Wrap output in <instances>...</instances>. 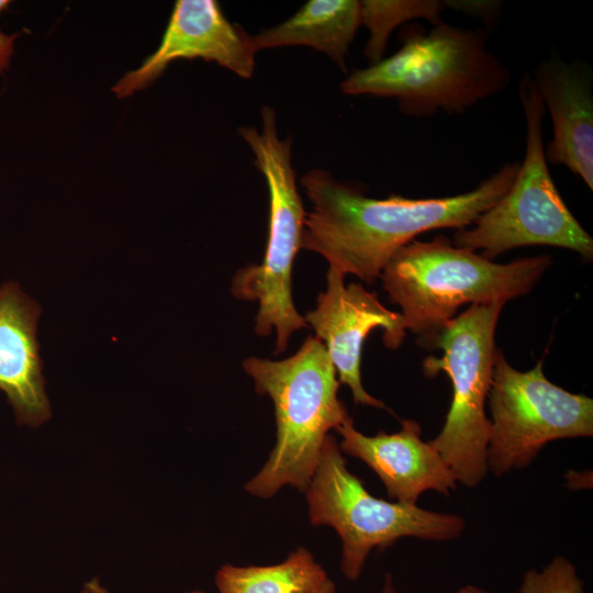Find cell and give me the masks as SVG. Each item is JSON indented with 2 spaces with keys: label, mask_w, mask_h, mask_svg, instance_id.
Returning a JSON list of instances; mask_svg holds the SVG:
<instances>
[{
  "label": "cell",
  "mask_w": 593,
  "mask_h": 593,
  "mask_svg": "<svg viewBox=\"0 0 593 593\" xmlns=\"http://www.w3.org/2000/svg\"><path fill=\"white\" fill-rule=\"evenodd\" d=\"M551 264L549 255L496 264L437 235L400 248L380 279L390 301L401 307L406 329L421 347L434 349L461 305L505 304L528 293Z\"/></svg>",
  "instance_id": "3957f363"
},
{
  "label": "cell",
  "mask_w": 593,
  "mask_h": 593,
  "mask_svg": "<svg viewBox=\"0 0 593 593\" xmlns=\"http://www.w3.org/2000/svg\"><path fill=\"white\" fill-rule=\"evenodd\" d=\"M504 304H472L450 320L435 342L441 358L430 356L423 371L450 379L452 399L439 434L428 440L452 470L458 483L474 488L486 477L490 419L485 403L494 369V334Z\"/></svg>",
  "instance_id": "ba28073f"
},
{
  "label": "cell",
  "mask_w": 593,
  "mask_h": 593,
  "mask_svg": "<svg viewBox=\"0 0 593 593\" xmlns=\"http://www.w3.org/2000/svg\"><path fill=\"white\" fill-rule=\"evenodd\" d=\"M81 593H110L98 579H92L86 582L82 586Z\"/></svg>",
  "instance_id": "44dd1931"
},
{
  "label": "cell",
  "mask_w": 593,
  "mask_h": 593,
  "mask_svg": "<svg viewBox=\"0 0 593 593\" xmlns=\"http://www.w3.org/2000/svg\"><path fill=\"white\" fill-rule=\"evenodd\" d=\"M488 404V469L495 477L528 467L550 441L593 436V400L549 381L542 360L518 371L496 349Z\"/></svg>",
  "instance_id": "9c48e42d"
},
{
  "label": "cell",
  "mask_w": 593,
  "mask_h": 593,
  "mask_svg": "<svg viewBox=\"0 0 593 593\" xmlns=\"http://www.w3.org/2000/svg\"><path fill=\"white\" fill-rule=\"evenodd\" d=\"M188 593H203L201 591H192V592H188Z\"/></svg>",
  "instance_id": "cb8c5ba5"
},
{
  "label": "cell",
  "mask_w": 593,
  "mask_h": 593,
  "mask_svg": "<svg viewBox=\"0 0 593 593\" xmlns=\"http://www.w3.org/2000/svg\"><path fill=\"white\" fill-rule=\"evenodd\" d=\"M335 430L342 437V452L372 469L392 501L416 504L427 491L449 496L457 488L452 470L430 443L422 439L416 421L402 419L399 432L368 436L348 417Z\"/></svg>",
  "instance_id": "7c38bea8"
},
{
  "label": "cell",
  "mask_w": 593,
  "mask_h": 593,
  "mask_svg": "<svg viewBox=\"0 0 593 593\" xmlns=\"http://www.w3.org/2000/svg\"><path fill=\"white\" fill-rule=\"evenodd\" d=\"M526 123L525 155L515 179L493 206L452 237L457 247L482 250L489 260L523 246H555L593 258V239L573 216L550 175L545 156L542 121L546 112L532 74L518 85Z\"/></svg>",
  "instance_id": "8992f818"
},
{
  "label": "cell",
  "mask_w": 593,
  "mask_h": 593,
  "mask_svg": "<svg viewBox=\"0 0 593 593\" xmlns=\"http://www.w3.org/2000/svg\"><path fill=\"white\" fill-rule=\"evenodd\" d=\"M260 115V131L240 126L238 134L253 152L268 187L267 246L261 264L235 273L231 290L237 299L258 302L255 332L268 336L275 331L278 355L286 350L294 332L309 327L292 299V268L302 248L306 212L296 188L291 139L279 137L273 108L264 105Z\"/></svg>",
  "instance_id": "5b68a950"
},
{
  "label": "cell",
  "mask_w": 593,
  "mask_h": 593,
  "mask_svg": "<svg viewBox=\"0 0 593 593\" xmlns=\"http://www.w3.org/2000/svg\"><path fill=\"white\" fill-rule=\"evenodd\" d=\"M360 23L356 0H310L287 21L251 35L255 49L292 45L326 54L346 71V57Z\"/></svg>",
  "instance_id": "9a60e30c"
},
{
  "label": "cell",
  "mask_w": 593,
  "mask_h": 593,
  "mask_svg": "<svg viewBox=\"0 0 593 593\" xmlns=\"http://www.w3.org/2000/svg\"><path fill=\"white\" fill-rule=\"evenodd\" d=\"M380 593H399L391 573H385Z\"/></svg>",
  "instance_id": "7402d4cb"
},
{
  "label": "cell",
  "mask_w": 593,
  "mask_h": 593,
  "mask_svg": "<svg viewBox=\"0 0 593 593\" xmlns=\"http://www.w3.org/2000/svg\"><path fill=\"white\" fill-rule=\"evenodd\" d=\"M518 592L584 593V588L574 564L567 558L557 556L541 570H527Z\"/></svg>",
  "instance_id": "ac0fdd59"
},
{
  "label": "cell",
  "mask_w": 593,
  "mask_h": 593,
  "mask_svg": "<svg viewBox=\"0 0 593 593\" xmlns=\"http://www.w3.org/2000/svg\"><path fill=\"white\" fill-rule=\"evenodd\" d=\"M243 369L256 391L272 401L277 426L273 449L245 489L261 499L284 485L304 492L329 430L350 417L337 396L340 383L327 350L316 336H309L291 357H248Z\"/></svg>",
  "instance_id": "277c9868"
},
{
  "label": "cell",
  "mask_w": 593,
  "mask_h": 593,
  "mask_svg": "<svg viewBox=\"0 0 593 593\" xmlns=\"http://www.w3.org/2000/svg\"><path fill=\"white\" fill-rule=\"evenodd\" d=\"M313 526H329L342 540L340 571L357 581L372 549H385L404 537L430 541L457 539L466 521L454 513L373 496L349 471L337 439L325 438L315 472L304 491Z\"/></svg>",
  "instance_id": "52a82bcc"
},
{
  "label": "cell",
  "mask_w": 593,
  "mask_h": 593,
  "mask_svg": "<svg viewBox=\"0 0 593 593\" xmlns=\"http://www.w3.org/2000/svg\"><path fill=\"white\" fill-rule=\"evenodd\" d=\"M219 593H335L324 568L304 547L270 566H222L215 574Z\"/></svg>",
  "instance_id": "2e32d148"
},
{
  "label": "cell",
  "mask_w": 593,
  "mask_h": 593,
  "mask_svg": "<svg viewBox=\"0 0 593 593\" xmlns=\"http://www.w3.org/2000/svg\"><path fill=\"white\" fill-rule=\"evenodd\" d=\"M448 8L480 18L485 22L493 21L500 12L499 1L448 0Z\"/></svg>",
  "instance_id": "d6986e66"
},
{
  "label": "cell",
  "mask_w": 593,
  "mask_h": 593,
  "mask_svg": "<svg viewBox=\"0 0 593 593\" xmlns=\"http://www.w3.org/2000/svg\"><path fill=\"white\" fill-rule=\"evenodd\" d=\"M454 593H490V592L479 586L468 584L455 591Z\"/></svg>",
  "instance_id": "603a6c76"
},
{
  "label": "cell",
  "mask_w": 593,
  "mask_h": 593,
  "mask_svg": "<svg viewBox=\"0 0 593 593\" xmlns=\"http://www.w3.org/2000/svg\"><path fill=\"white\" fill-rule=\"evenodd\" d=\"M251 35L230 22L214 0H178L157 49L112 88L119 98L131 96L155 81L177 59L214 61L244 79L253 77Z\"/></svg>",
  "instance_id": "8fae6325"
},
{
  "label": "cell",
  "mask_w": 593,
  "mask_h": 593,
  "mask_svg": "<svg viewBox=\"0 0 593 593\" xmlns=\"http://www.w3.org/2000/svg\"><path fill=\"white\" fill-rule=\"evenodd\" d=\"M519 163H506L474 189L444 198L374 199L359 186L312 169L301 178L311 203L302 248L323 256L343 276L373 283L391 257L427 231L463 228L502 199Z\"/></svg>",
  "instance_id": "6da1fadb"
},
{
  "label": "cell",
  "mask_w": 593,
  "mask_h": 593,
  "mask_svg": "<svg viewBox=\"0 0 593 593\" xmlns=\"http://www.w3.org/2000/svg\"><path fill=\"white\" fill-rule=\"evenodd\" d=\"M41 306L19 283L0 286V391L20 425L38 427L51 417L37 342Z\"/></svg>",
  "instance_id": "5bb4252c"
},
{
  "label": "cell",
  "mask_w": 593,
  "mask_h": 593,
  "mask_svg": "<svg viewBox=\"0 0 593 593\" xmlns=\"http://www.w3.org/2000/svg\"><path fill=\"white\" fill-rule=\"evenodd\" d=\"M340 272L329 268L327 287L317 296L316 307L304 317L324 344L335 367L339 383L347 385L356 404L385 409V404L370 395L361 382V350L368 334L383 329V343L390 349L402 344L406 327L401 313L387 309L376 293L362 284L344 283Z\"/></svg>",
  "instance_id": "30bf717a"
},
{
  "label": "cell",
  "mask_w": 593,
  "mask_h": 593,
  "mask_svg": "<svg viewBox=\"0 0 593 593\" xmlns=\"http://www.w3.org/2000/svg\"><path fill=\"white\" fill-rule=\"evenodd\" d=\"M360 2V23L369 31L365 55L369 66L382 59L392 31L406 22L423 19L437 25L447 1L438 0H363Z\"/></svg>",
  "instance_id": "e0dca14e"
},
{
  "label": "cell",
  "mask_w": 593,
  "mask_h": 593,
  "mask_svg": "<svg viewBox=\"0 0 593 593\" xmlns=\"http://www.w3.org/2000/svg\"><path fill=\"white\" fill-rule=\"evenodd\" d=\"M402 46L377 64L348 75L344 94L395 99L405 115L424 119L459 114L505 90L512 74L488 48L484 27L461 29L444 21L426 30L407 25Z\"/></svg>",
  "instance_id": "7a4b0ae2"
},
{
  "label": "cell",
  "mask_w": 593,
  "mask_h": 593,
  "mask_svg": "<svg viewBox=\"0 0 593 593\" xmlns=\"http://www.w3.org/2000/svg\"><path fill=\"white\" fill-rule=\"evenodd\" d=\"M11 1L0 0V13L4 11ZM14 35H7L0 30V75L8 68L13 54Z\"/></svg>",
  "instance_id": "ffe728a7"
},
{
  "label": "cell",
  "mask_w": 593,
  "mask_h": 593,
  "mask_svg": "<svg viewBox=\"0 0 593 593\" xmlns=\"http://www.w3.org/2000/svg\"><path fill=\"white\" fill-rule=\"evenodd\" d=\"M552 122L547 163L563 165L593 189V77L589 66L552 56L532 75Z\"/></svg>",
  "instance_id": "4fadbf2b"
}]
</instances>
